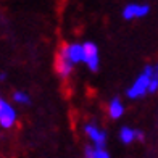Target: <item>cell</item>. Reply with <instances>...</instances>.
I'll use <instances>...</instances> for the list:
<instances>
[{
	"mask_svg": "<svg viewBox=\"0 0 158 158\" xmlns=\"http://www.w3.org/2000/svg\"><path fill=\"white\" fill-rule=\"evenodd\" d=\"M153 73H155V64H147L139 73V76L134 79V82L129 85V89L126 90V95L131 100H137L142 98L143 95H147L150 87V79H152Z\"/></svg>",
	"mask_w": 158,
	"mask_h": 158,
	"instance_id": "obj_1",
	"label": "cell"
},
{
	"mask_svg": "<svg viewBox=\"0 0 158 158\" xmlns=\"http://www.w3.org/2000/svg\"><path fill=\"white\" fill-rule=\"evenodd\" d=\"M53 64H55L56 74H58L61 79H68L71 74H73L74 63L66 56V53H64V50L61 48V45H60L58 52H56V55H55V63Z\"/></svg>",
	"mask_w": 158,
	"mask_h": 158,
	"instance_id": "obj_2",
	"label": "cell"
},
{
	"mask_svg": "<svg viewBox=\"0 0 158 158\" xmlns=\"http://www.w3.org/2000/svg\"><path fill=\"white\" fill-rule=\"evenodd\" d=\"M16 110L13 105L8 103L5 98H0V127L2 129H11L16 123Z\"/></svg>",
	"mask_w": 158,
	"mask_h": 158,
	"instance_id": "obj_3",
	"label": "cell"
},
{
	"mask_svg": "<svg viewBox=\"0 0 158 158\" xmlns=\"http://www.w3.org/2000/svg\"><path fill=\"white\" fill-rule=\"evenodd\" d=\"M84 134L89 137L94 147H105L106 143V132L102 127H98L95 121H89L84 124Z\"/></svg>",
	"mask_w": 158,
	"mask_h": 158,
	"instance_id": "obj_4",
	"label": "cell"
},
{
	"mask_svg": "<svg viewBox=\"0 0 158 158\" xmlns=\"http://www.w3.org/2000/svg\"><path fill=\"white\" fill-rule=\"evenodd\" d=\"M150 13V5L147 3H127L123 8V18L126 21H132V19H140L143 16H147Z\"/></svg>",
	"mask_w": 158,
	"mask_h": 158,
	"instance_id": "obj_5",
	"label": "cell"
},
{
	"mask_svg": "<svg viewBox=\"0 0 158 158\" xmlns=\"http://www.w3.org/2000/svg\"><path fill=\"white\" fill-rule=\"evenodd\" d=\"M84 50H85V56H84V63L87 64V68L95 73L98 71L100 66V55H98V47L94 44V42H84Z\"/></svg>",
	"mask_w": 158,
	"mask_h": 158,
	"instance_id": "obj_6",
	"label": "cell"
},
{
	"mask_svg": "<svg viewBox=\"0 0 158 158\" xmlns=\"http://www.w3.org/2000/svg\"><path fill=\"white\" fill-rule=\"evenodd\" d=\"M61 48L64 50L66 56L73 61L74 64L84 63V56H85V50H84V42H71V44H61Z\"/></svg>",
	"mask_w": 158,
	"mask_h": 158,
	"instance_id": "obj_7",
	"label": "cell"
},
{
	"mask_svg": "<svg viewBox=\"0 0 158 158\" xmlns=\"http://www.w3.org/2000/svg\"><path fill=\"white\" fill-rule=\"evenodd\" d=\"M106 110H108V116L111 119H119L124 114V105L119 97H113L108 102V108Z\"/></svg>",
	"mask_w": 158,
	"mask_h": 158,
	"instance_id": "obj_8",
	"label": "cell"
},
{
	"mask_svg": "<svg viewBox=\"0 0 158 158\" xmlns=\"http://www.w3.org/2000/svg\"><path fill=\"white\" fill-rule=\"evenodd\" d=\"M119 140L124 145H129V143L135 142V129L129 127V126H123L119 129Z\"/></svg>",
	"mask_w": 158,
	"mask_h": 158,
	"instance_id": "obj_9",
	"label": "cell"
},
{
	"mask_svg": "<svg viewBox=\"0 0 158 158\" xmlns=\"http://www.w3.org/2000/svg\"><path fill=\"white\" fill-rule=\"evenodd\" d=\"M13 102L19 103V105H29L31 103V97L26 94L24 90H16L13 94Z\"/></svg>",
	"mask_w": 158,
	"mask_h": 158,
	"instance_id": "obj_10",
	"label": "cell"
},
{
	"mask_svg": "<svg viewBox=\"0 0 158 158\" xmlns=\"http://www.w3.org/2000/svg\"><path fill=\"white\" fill-rule=\"evenodd\" d=\"M158 92V73L155 71L152 79H150V87H148V94H156Z\"/></svg>",
	"mask_w": 158,
	"mask_h": 158,
	"instance_id": "obj_11",
	"label": "cell"
},
{
	"mask_svg": "<svg viewBox=\"0 0 158 158\" xmlns=\"http://www.w3.org/2000/svg\"><path fill=\"white\" fill-rule=\"evenodd\" d=\"M94 158H111V156H110V153L105 150V147H95Z\"/></svg>",
	"mask_w": 158,
	"mask_h": 158,
	"instance_id": "obj_12",
	"label": "cell"
},
{
	"mask_svg": "<svg viewBox=\"0 0 158 158\" xmlns=\"http://www.w3.org/2000/svg\"><path fill=\"white\" fill-rule=\"evenodd\" d=\"M94 152H95L94 145H85V148H84V158H94Z\"/></svg>",
	"mask_w": 158,
	"mask_h": 158,
	"instance_id": "obj_13",
	"label": "cell"
},
{
	"mask_svg": "<svg viewBox=\"0 0 158 158\" xmlns=\"http://www.w3.org/2000/svg\"><path fill=\"white\" fill-rule=\"evenodd\" d=\"M135 140H137V142H143V140H145V134H143V131L135 129Z\"/></svg>",
	"mask_w": 158,
	"mask_h": 158,
	"instance_id": "obj_14",
	"label": "cell"
},
{
	"mask_svg": "<svg viewBox=\"0 0 158 158\" xmlns=\"http://www.w3.org/2000/svg\"><path fill=\"white\" fill-rule=\"evenodd\" d=\"M5 79H6V73H0V82L5 81Z\"/></svg>",
	"mask_w": 158,
	"mask_h": 158,
	"instance_id": "obj_15",
	"label": "cell"
},
{
	"mask_svg": "<svg viewBox=\"0 0 158 158\" xmlns=\"http://www.w3.org/2000/svg\"><path fill=\"white\" fill-rule=\"evenodd\" d=\"M155 71H156V73H158V63L155 64Z\"/></svg>",
	"mask_w": 158,
	"mask_h": 158,
	"instance_id": "obj_16",
	"label": "cell"
},
{
	"mask_svg": "<svg viewBox=\"0 0 158 158\" xmlns=\"http://www.w3.org/2000/svg\"><path fill=\"white\" fill-rule=\"evenodd\" d=\"M0 98H2V95H0Z\"/></svg>",
	"mask_w": 158,
	"mask_h": 158,
	"instance_id": "obj_17",
	"label": "cell"
}]
</instances>
